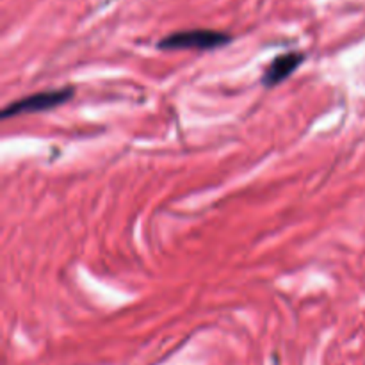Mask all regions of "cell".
Returning a JSON list of instances; mask_svg holds the SVG:
<instances>
[{
    "instance_id": "2",
    "label": "cell",
    "mask_w": 365,
    "mask_h": 365,
    "mask_svg": "<svg viewBox=\"0 0 365 365\" xmlns=\"http://www.w3.org/2000/svg\"><path fill=\"white\" fill-rule=\"evenodd\" d=\"M230 43V36L210 29H189L168 34L159 41L160 50H212Z\"/></svg>"
},
{
    "instance_id": "3",
    "label": "cell",
    "mask_w": 365,
    "mask_h": 365,
    "mask_svg": "<svg viewBox=\"0 0 365 365\" xmlns=\"http://www.w3.org/2000/svg\"><path fill=\"white\" fill-rule=\"evenodd\" d=\"M305 56L299 52H287L280 53L278 57H274L269 63V66L266 68L262 75V84L266 88H274V86L282 84L285 78L291 77L296 70L299 68V64L303 63Z\"/></svg>"
},
{
    "instance_id": "1",
    "label": "cell",
    "mask_w": 365,
    "mask_h": 365,
    "mask_svg": "<svg viewBox=\"0 0 365 365\" xmlns=\"http://www.w3.org/2000/svg\"><path fill=\"white\" fill-rule=\"evenodd\" d=\"M75 95V89L71 86H64L59 89H46V91L32 93V95L24 96V98L16 100V102H11L9 106H6L2 109V120L7 118L21 116V114H36V113H46V110H52L56 107L64 106L66 102H70Z\"/></svg>"
}]
</instances>
